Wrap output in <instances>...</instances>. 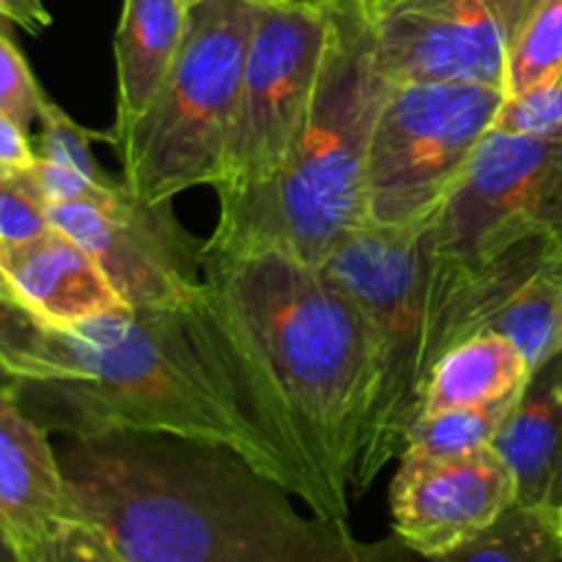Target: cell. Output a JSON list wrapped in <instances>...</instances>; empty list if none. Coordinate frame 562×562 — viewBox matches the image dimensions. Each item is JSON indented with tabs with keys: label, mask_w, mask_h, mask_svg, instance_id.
I'll use <instances>...</instances> for the list:
<instances>
[{
	"label": "cell",
	"mask_w": 562,
	"mask_h": 562,
	"mask_svg": "<svg viewBox=\"0 0 562 562\" xmlns=\"http://www.w3.org/2000/svg\"><path fill=\"white\" fill-rule=\"evenodd\" d=\"M516 398L494 401V404L483 406H456V409L426 412L412 428L401 456L456 459V456H470L483 448H492L494 437H497L508 412L514 409Z\"/></svg>",
	"instance_id": "ffe728a7"
},
{
	"label": "cell",
	"mask_w": 562,
	"mask_h": 562,
	"mask_svg": "<svg viewBox=\"0 0 562 562\" xmlns=\"http://www.w3.org/2000/svg\"><path fill=\"white\" fill-rule=\"evenodd\" d=\"M562 66V0H541L521 25L505 69V97H516Z\"/></svg>",
	"instance_id": "44dd1931"
},
{
	"label": "cell",
	"mask_w": 562,
	"mask_h": 562,
	"mask_svg": "<svg viewBox=\"0 0 562 562\" xmlns=\"http://www.w3.org/2000/svg\"><path fill=\"white\" fill-rule=\"evenodd\" d=\"M198 3H203V0H181V5H184V9H192V5H198Z\"/></svg>",
	"instance_id": "836d02e7"
},
{
	"label": "cell",
	"mask_w": 562,
	"mask_h": 562,
	"mask_svg": "<svg viewBox=\"0 0 562 562\" xmlns=\"http://www.w3.org/2000/svg\"><path fill=\"white\" fill-rule=\"evenodd\" d=\"M494 130L514 135L562 137V66L536 88L505 99Z\"/></svg>",
	"instance_id": "603a6c76"
},
{
	"label": "cell",
	"mask_w": 562,
	"mask_h": 562,
	"mask_svg": "<svg viewBox=\"0 0 562 562\" xmlns=\"http://www.w3.org/2000/svg\"><path fill=\"white\" fill-rule=\"evenodd\" d=\"M47 228V212L16 179L14 170L0 173V241H25Z\"/></svg>",
	"instance_id": "4316f807"
},
{
	"label": "cell",
	"mask_w": 562,
	"mask_h": 562,
	"mask_svg": "<svg viewBox=\"0 0 562 562\" xmlns=\"http://www.w3.org/2000/svg\"><path fill=\"white\" fill-rule=\"evenodd\" d=\"M0 296H5V300L20 302V300H16L14 289H11V283H9V280H5V274H3V272H0Z\"/></svg>",
	"instance_id": "d6a6232c"
},
{
	"label": "cell",
	"mask_w": 562,
	"mask_h": 562,
	"mask_svg": "<svg viewBox=\"0 0 562 562\" xmlns=\"http://www.w3.org/2000/svg\"><path fill=\"white\" fill-rule=\"evenodd\" d=\"M0 20L14 22L27 33H42L44 27H49L53 16L44 0H0Z\"/></svg>",
	"instance_id": "f546056e"
},
{
	"label": "cell",
	"mask_w": 562,
	"mask_h": 562,
	"mask_svg": "<svg viewBox=\"0 0 562 562\" xmlns=\"http://www.w3.org/2000/svg\"><path fill=\"white\" fill-rule=\"evenodd\" d=\"M42 562H126L108 536L88 519L60 525Z\"/></svg>",
	"instance_id": "83f0119b"
},
{
	"label": "cell",
	"mask_w": 562,
	"mask_h": 562,
	"mask_svg": "<svg viewBox=\"0 0 562 562\" xmlns=\"http://www.w3.org/2000/svg\"><path fill=\"white\" fill-rule=\"evenodd\" d=\"M554 252L562 250L527 239L488 261H464L434 247L428 220L412 228L362 225L335 247L322 269L357 302L373 338V393L351 497L401 459L437 362L488 329L510 294Z\"/></svg>",
	"instance_id": "277c9868"
},
{
	"label": "cell",
	"mask_w": 562,
	"mask_h": 562,
	"mask_svg": "<svg viewBox=\"0 0 562 562\" xmlns=\"http://www.w3.org/2000/svg\"><path fill=\"white\" fill-rule=\"evenodd\" d=\"M66 488L126 562H415L398 536L300 514L283 483L239 453L168 434L71 437Z\"/></svg>",
	"instance_id": "7a4b0ae2"
},
{
	"label": "cell",
	"mask_w": 562,
	"mask_h": 562,
	"mask_svg": "<svg viewBox=\"0 0 562 562\" xmlns=\"http://www.w3.org/2000/svg\"><path fill=\"white\" fill-rule=\"evenodd\" d=\"M14 176L42 206H53V203H99L113 195V192H119L121 184H124V181L113 187L97 184L88 176L77 173L66 165L49 162L44 157H36L27 168L14 170Z\"/></svg>",
	"instance_id": "cb8c5ba5"
},
{
	"label": "cell",
	"mask_w": 562,
	"mask_h": 562,
	"mask_svg": "<svg viewBox=\"0 0 562 562\" xmlns=\"http://www.w3.org/2000/svg\"><path fill=\"white\" fill-rule=\"evenodd\" d=\"M393 82H481L505 91L508 55L541 0H357Z\"/></svg>",
	"instance_id": "30bf717a"
},
{
	"label": "cell",
	"mask_w": 562,
	"mask_h": 562,
	"mask_svg": "<svg viewBox=\"0 0 562 562\" xmlns=\"http://www.w3.org/2000/svg\"><path fill=\"white\" fill-rule=\"evenodd\" d=\"M44 102H47V93L33 77L25 55L0 31V113L27 130L42 115Z\"/></svg>",
	"instance_id": "484cf974"
},
{
	"label": "cell",
	"mask_w": 562,
	"mask_h": 562,
	"mask_svg": "<svg viewBox=\"0 0 562 562\" xmlns=\"http://www.w3.org/2000/svg\"><path fill=\"white\" fill-rule=\"evenodd\" d=\"M36 159V146L16 121L0 113V168L22 170Z\"/></svg>",
	"instance_id": "f1b7e54d"
},
{
	"label": "cell",
	"mask_w": 562,
	"mask_h": 562,
	"mask_svg": "<svg viewBox=\"0 0 562 562\" xmlns=\"http://www.w3.org/2000/svg\"><path fill=\"white\" fill-rule=\"evenodd\" d=\"M357 0H333V36L305 124L269 179L223 192L206 252L278 250L322 267L366 225V165L390 91Z\"/></svg>",
	"instance_id": "5b68a950"
},
{
	"label": "cell",
	"mask_w": 562,
	"mask_h": 562,
	"mask_svg": "<svg viewBox=\"0 0 562 562\" xmlns=\"http://www.w3.org/2000/svg\"><path fill=\"white\" fill-rule=\"evenodd\" d=\"M560 562H562V560H560Z\"/></svg>",
	"instance_id": "d590c367"
},
{
	"label": "cell",
	"mask_w": 562,
	"mask_h": 562,
	"mask_svg": "<svg viewBox=\"0 0 562 562\" xmlns=\"http://www.w3.org/2000/svg\"><path fill=\"white\" fill-rule=\"evenodd\" d=\"M505 91L481 82H390L366 165V225L434 217L497 124Z\"/></svg>",
	"instance_id": "52a82bcc"
},
{
	"label": "cell",
	"mask_w": 562,
	"mask_h": 562,
	"mask_svg": "<svg viewBox=\"0 0 562 562\" xmlns=\"http://www.w3.org/2000/svg\"><path fill=\"white\" fill-rule=\"evenodd\" d=\"M390 486L393 532L417 558H437L486 530L510 505L516 481L494 448L456 459L401 456Z\"/></svg>",
	"instance_id": "7c38bea8"
},
{
	"label": "cell",
	"mask_w": 562,
	"mask_h": 562,
	"mask_svg": "<svg viewBox=\"0 0 562 562\" xmlns=\"http://www.w3.org/2000/svg\"><path fill=\"white\" fill-rule=\"evenodd\" d=\"M22 384V376L0 357V393H16Z\"/></svg>",
	"instance_id": "1f68e13d"
},
{
	"label": "cell",
	"mask_w": 562,
	"mask_h": 562,
	"mask_svg": "<svg viewBox=\"0 0 562 562\" xmlns=\"http://www.w3.org/2000/svg\"><path fill=\"white\" fill-rule=\"evenodd\" d=\"M198 307L252 415L300 477L302 503L349 525L373 393V338L357 302L322 267L285 252L201 247Z\"/></svg>",
	"instance_id": "6da1fadb"
},
{
	"label": "cell",
	"mask_w": 562,
	"mask_h": 562,
	"mask_svg": "<svg viewBox=\"0 0 562 562\" xmlns=\"http://www.w3.org/2000/svg\"><path fill=\"white\" fill-rule=\"evenodd\" d=\"M439 252L488 261L527 239L562 250V137L492 130L428 220Z\"/></svg>",
	"instance_id": "9c48e42d"
},
{
	"label": "cell",
	"mask_w": 562,
	"mask_h": 562,
	"mask_svg": "<svg viewBox=\"0 0 562 562\" xmlns=\"http://www.w3.org/2000/svg\"><path fill=\"white\" fill-rule=\"evenodd\" d=\"M0 562H27L20 541H16L14 532L9 530L3 516H0Z\"/></svg>",
	"instance_id": "4dcf8cb0"
},
{
	"label": "cell",
	"mask_w": 562,
	"mask_h": 562,
	"mask_svg": "<svg viewBox=\"0 0 562 562\" xmlns=\"http://www.w3.org/2000/svg\"><path fill=\"white\" fill-rule=\"evenodd\" d=\"M49 228L82 247L126 307H190L201 300V247L170 203H146L121 184L99 203L44 206Z\"/></svg>",
	"instance_id": "8fae6325"
},
{
	"label": "cell",
	"mask_w": 562,
	"mask_h": 562,
	"mask_svg": "<svg viewBox=\"0 0 562 562\" xmlns=\"http://www.w3.org/2000/svg\"><path fill=\"white\" fill-rule=\"evenodd\" d=\"M562 510L510 505L497 521L428 562H560Z\"/></svg>",
	"instance_id": "d6986e66"
},
{
	"label": "cell",
	"mask_w": 562,
	"mask_h": 562,
	"mask_svg": "<svg viewBox=\"0 0 562 562\" xmlns=\"http://www.w3.org/2000/svg\"><path fill=\"white\" fill-rule=\"evenodd\" d=\"M38 121H42V135L33 143V146H36V157L66 165V168L77 170V173L97 181V184H119V181H113L102 168H99L97 157H93L91 151V132L82 130V126L77 124L71 115H66L53 99H47V102L42 104Z\"/></svg>",
	"instance_id": "7402d4cb"
},
{
	"label": "cell",
	"mask_w": 562,
	"mask_h": 562,
	"mask_svg": "<svg viewBox=\"0 0 562 562\" xmlns=\"http://www.w3.org/2000/svg\"><path fill=\"white\" fill-rule=\"evenodd\" d=\"M47 327L22 302L0 296V357L22 379H36L42 371Z\"/></svg>",
	"instance_id": "d4e9b609"
},
{
	"label": "cell",
	"mask_w": 562,
	"mask_h": 562,
	"mask_svg": "<svg viewBox=\"0 0 562 562\" xmlns=\"http://www.w3.org/2000/svg\"><path fill=\"white\" fill-rule=\"evenodd\" d=\"M530 373L525 357L505 335L483 329L461 340L437 362L428 379L423 415L516 398Z\"/></svg>",
	"instance_id": "e0dca14e"
},
{
	"label": "cell",
	"mask_w": 562,
	"mask_h": 562,
	"mask_svg": "<svg viewBox=\"0 0 562 562\" xmlns=\"http://www.w3.org/2000/svg\"><path fill=\"white\" fill-rule=\"evenodd\" d=\"M0 272L16 300L49 327L126 307L99 263L55 228L25 241H0Z\"/></svg>",
	"instance_id": "5bb4252c"
},
{
	"label": "cell",
	"mask_w": 562,
	"mask_h": 562,
	"mask_svg": "<svg viewBox=\"0 0 562 562\" xmlns=\"http://www.w3.org/2000/svg\"><path fill=\"white\" fill-rule=\"evenodd\" d=\"M187 9L181 0H124L115 31L119 108L110 135H121L146 115L184 42Z\"/></svg>",
	"instance_id": "2e32d148"
},
{
	"label": "cell",
	"mask_w": 562,
	"mask_h": 562,
	"mask_svg": "<svg viewBox=\"0 0 562 562\" xmlns=\"http://www.w3.org/2000/svg\"><path fill=\"white\" fill-rule=\"evenodd\" d=\"M488 329L505 335L530 371L562 351V252L510 294Z\"/></svg>",
	"instance_id": "ac0fdd59"
},
{
	"label": "cell",
	"mask_w": 562,
	"mask_h": 562,
	"mask_svg": "<svg viewBox=\"0 0 562 562\" xmlns=\"http://www.w3.org/2000/svg\"><path fill=\"white\" fill-rule=\"evenodd\" d=\"M333 36V0H261L217 195L269 179L305 124Z\"/></svg>",
	"instance_id": "ba28073f"
},
{
	"label": "cell",
	"mask_w": 562,
	"mask_h": 562,
	"mask_svg": "<svg viewBox=\"0 0 562 562\" xmlns=\"http://www.w3.org/2000/svg\"><path fill=\"white\" fill-rule=\"evenodd\" d=\"M516 481V503L562 510V351L538 366L492 442Z\"/></svg>",
	"instance_id": "9a60e30c"
},
{
	"label": "cell",
	"mask_w": 562,
	"mask_h": 562,
	"mask_svg": "<svg viewBox=\"0 0 562 562\" xmlns=\"http://www.w3.org/2000/svg\"><path fill=\"white\" fill-rule=\"evenodd\" d=\"M258 5L203 0L187 9L184 42L146 115L108 135L135 198L173 203L190 187H217Z\"/></svg>",
	"instance_id": "8992f818"
},
{
	"label": "cell",
	"mask_w": 562,
	"mask_h": 562,
	"mask_svg": "<svg viewBox=\"0 0 562 562\" xmlns=\"http://www.w3.org/2000/svg\"><path fill=\"white\" fill-rule=\"evenodd\" d=\"M0 516L27 562L47 558L60 525L80 519L66 488L58 450L16 393H0Z\"/></svg>",
	"instance_id": "4fadbf2b"
},
{
	"label": "cell",
	"mask_w": 562,
	"mask_h": 562,
	"mask_svg": "<svg viewBox=\"0 0 562 562\" xmlns=\"http://www.w3.org/2000/svg\"><path fill=\"white\" fill-rule=\"evenodd\" d=\"M0 173H11V170H3V168H0Z\"/></svg>",
	"instance_id": "e575fe53"
},
{
	"label": "cell",
	"mask_w": 562,
	"mask_h": 562,
	"mask_svg": "<svg viewBox=\"0 0 562 562\" xmlns=\"http://www.w3.org/2000/svg\"><path fill=\"white\" fill-rule=\"evenodd\" d=\"M20 398L44 431L168 434L239 453L302 499V483L252 415L201 307H119L47 327Z\"/></svg>",
	"instance_id": "3957f363"
}]
</instances>
